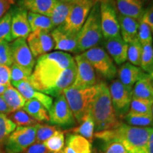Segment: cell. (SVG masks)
Returning <instances> with one entry per match:
<instances>
[{
    "instance_id": "1",
    "label": "cell",
    "mask_w": 153,
    "mask_h": 153,
    "mask_svg": "<svg viewBox=\"0 0 153 153\" xmlns=\"http://www.w3.org/2000/svg\"><path fill=\"white\" fill-rule=\"evenodd\" d=\"M74 62L72 55L62 51L42 55L37 58L28 82L37 91L53 97L55 86L62 73Z\"/></svg>"
},
{
    "instance_id": "2",
    "label": "cell",
    "mask_w": 153,
    "mask_h": 153,
    "mask_svg": "<svg viewBox=\"0 0 153 153\" xmlns=\"http://www.w3.org/2000/svg\"><path fill=\"white\" fill-rule=\"evenodd\" d=\"M153 127H136L120 123L116 127L95 132L94 137L103 142L116 141L128 153H143Z\"/></svg>"
},
{
    "instance_id": "3",
    "label": "cell",
    "mask_w": 153,
    "mask_h": 153,
    "mask_svg": "<svg viewBox=\"0 0 153 153\" xmlns=\"http://www.w3.org/2000/svg\"><path fill=\"white\" fill-rule=\"evenodd\" d=\"M97 91L90 108L95 131L100 132L116 127L120 123L113 107L109 88L104 82H98Z\"/></svg>"
},
{
    "instance_id": "4",
    "label": "cell",
    "mask_w": 153,
    "mask_h": 153,
    "mask_svg": "<svg viewBox=\"0 0 153 153\" xmlns=\"http://www.w3.org/2000/svg\"><path fill=\"white\" fill-rule=\"evenodd\" d=\"M103 41L100 4L98 1L94 4L87 20L78 33V53L81 54L89 49L99 46Z\"/></svg>"
},
{
    "instance_id": "5",
    "label": "cell",
    "mask_w": 153,
    "mask_h": 153,
    "mask_svg": "<svg viewBox=\"0 0 153 153\" xmlns=\"http://www.w3.org/2000/svg\"><path fill=\"white\" fill-rule=\"evenodd\" d=\"M97 91V85L85 89H75L71 87L63 91L62 94L78 123L90 110Z\"/></svg>"
},
{
    "instance_id": "6",
    "label": "cell",
    "mask_w": 153,
    "mask_h": 153,
    "mask_svg": "<svg viewBox=\"0 0 153 153\" xmlns=\"http://www.w3.org/2000/svg\"><path fill=\"white\" fill-rule=\"evenodd\" d=\"M91 64L95 72L108 81H113L117 75L118 70L114 61L104 48L97 46L81 53Z\"/></svg>"
},
{
    "instance_id": "7",
    "label": "cell",
    "mask_w": 153,
    "mask_h": 153,
    "mask_svg": "<svg viewBox=\"0 0 153 153\" xmlns=\"http://www.w3.org/2000/svg\"><path fill=\"white\" fill-rule=\"evenodd\" d=\"M37 124L18 126L7 137L3 145L4 153H22L36 142Z\"/></svg>"
},
{
    "instance_id": "8",
    "label": "cell",
    "mask_w": 153,
    "mask_h": 153,
    "mask_svg": "<svg viewBox=\"0 0 153 153\" xmlns=\"http://www.w3.org/2000/svg\"><path fill=\"white\" fill-rule=\"evenodd\" d=\"M95 3L94 0H76L72 3L65 22L62 26L64 29L72 33H79Z\"/></svg>"
},
{
    "instance_id": "9",
    "label": "cell",
    "mask_w": 153,
    "mask_h": 153,
    "mask_svg": "<svg viewBox=\"0 0 153 153\" xmlns=\"http://www.w3.org/2000/svg\"><path fill=\"white\" fill-rule=\"evenodd\" d=\"M99 4L101 26L104 38L120 37L115 0H101Z\"/></svg>"
},
{
    "instance_id": "10",
    "label": "cell",
    "mask_w": 153,
    "mask_h": 153,
    "mask_svg": "<svg viewBox=\"0 0 153 153\" xmlns=\"http://www.w3.org/2000/svg\"><path fill=\"white\" fill-rule=\"evenodd\" d=\"M49 122L60 127H71L76 121L63 94L55 97L48 111Z\"/></svg>"
},
{
    "instance_id": "11",
    "label": "cell",
    "mask_w": 153,
    "mask_h": 153,
    "mask_svg": "<svg viewBox=\"0 0 153 153\" xmlns=\"http://www.w3.org/2000/svg\"><path fill=\"white\" fill-rule=\"evenodd\" d=\"M109 88L111 103L116 116L123 118L129 111L132 101V94L129 92L119 80H113Z\"/></svg>"
},
{
    "instance_id": "12",
    "label": "cell",
    "mask_w": 153,
    "mask_h": 153,
    "mask_svg": "<svg viewBox=\"0 0 153 153\" xmlns=\"http://www.w3.org/2000/svg\"><path fill=\"white\" fill-rule=\"evenodd\" d=\"M74 58L76 65V74L72 87L75 89H85L97 85L96 72L90 63L82 54L76 55Z\"/></svg>"
},
{
    "instance_id": "13",
    "label": "cell",
    "mask_w": 153,
    "mask_h": 153,
    "mask_svg": "<svg viewBox=\"0 0 153 153\" xmlns=\"http://www.w3.org/2000/svg\"><path fill=\"white\" fill-rule=\"evenodd\" d=\"M13 63L18 65L30 73L36 65L35 57L28 47L26 38H18L10 43Z\"/></svg>"
},
{
    "instance_id": "14",
    "label": "cell",
    "mask_w": 153,
    "mask_h": 153,
    "mask_svg": "<svg viewBox=\"0 0 153 153\" xmlns=\"http://www.w3.org/2000/svg\"><path fill=\"white\" fill-rule=\"evenodd\" d=\"M27 43L34 57L49 53L54 48V42L51 32L47 30L32 31L27 38Z\"/></svg>"
},
{
    "instance_id": "15",
    "label": "cell",
    "mask_w": 153,
    "mask_h": 153,
    "mask_svg": "<svg viewBox=\"0 0 153 153\" xmlns=\"http://www.w3.org/2000/svg\"><path fill=\"white\" fill-rule=\"evenodd\" d=\"M54 49L57 51L78 55V33H72L64 29L62 26L55 28L51 32Z\"/></svg>"
},
{
    "instance_id": "16",
    "label": "cell",
    "mask_w": 153,
    "mask_h": 153,
    "mask_svg": "<svg viewBox=\"0 0 153 153\" xmlns=\"http://www.w3.org/2000/svg\"><path fill=\"white\" fill-rule=\"evenodd\" d=\"M11 11V36L12 41L18 38H27L31 33L28 23V11L19 7L10 9Z\"/></svg>"
},
{
    "instance_id": "17",
    "label": "cell",
    "mask_w": 153,
    "mask_h": 153,
    "mask_svg": "<svg viewBox=\"0 0 153 153\" xmlns=\"http://www.w3.org/2000/svg\"><path fill=\"white\" fill-rule=\"evenodd\" d=\"M105 51L116 65H120L128 60V44L120 37L104 38Z\"/></svg>"
},
{
    "instance_id": "18",
    "label": "cell",
    "mask_w": 153,
    "mask_h": 153,
    "mask_svg": "<svg viewBox=\"0 0 153 153\" xmlns=\"http://www.w3.org/2000/svg\"><path fill=\"white\" fill-rule=\"evenodd\" d=\"M26 100H36L43 105L49 111L53 103V99L49 95L38 91L32 87L28 81H22L12 85Z\"/></svg>"
},
{
    "instance_id": "19",
    "label": "cell",
    "mask_w": 153,
    "mask_h": 153,
    "mask_svg": "<svg viewBox=\"0 0 153 153\" xmlns=\"http://www.w3.org/2000/svg\"><path fill=\"white\" fill-rule=\"evenodd\" d=\"M143 72L140 67L133 65L128 62L121 65L118 70V80L126 89L132 94L133 88Z\"/></svg>"
},
{
    "instance_id": "20",
    "label": "cell",
    "mask_w": 153,
    "mask_h": 153,
    "mask_svg": "<svg viewBox=\"0 0 153 153\" xmlns=\"http://www.w3.org/2000/svg\"><path fill=\"white\" fill-rule=\"evenodd\" d=\"M132 99L153 101V80L149 74L143 72L132 90Z\"/></svg>"
},
{
    "instance_id": "21",
    "label": "cell",
    "mask_w": 153,
    "mask_h": 153,
    "mask_svg": "<svg viewBox=\"0 0 153 153\" xmlns=\"http://www.w3.org/2000/svg\"><path fill=\"white\" fill-rule=\"evenodd\" d=\"M120 33L122 39L128 44L137 38L139 20L118 13Z\"/></svg>"
},
{
    "instance_id": "22",
    "label": "cell",
    "mask_w": 153,
    "mask_h": 153,
    "mask_svg": "<svg viewBox=\"0 0 153 153\" xmlns=\"http://www.w3.org/2000/svg\"><path fill=\"white\" fill-rule=\"evenodd\" d=\"M118 13L140 20L144 11V0H115Z\"/></svg>"
},
{
    "instance_id": "23",
    "label": "cell",
    "mask_w": 153,
    "mask_h": 153,
    "mask_svg": "<svg viewBox=\"0 0 153 153\" xmlns=\"http://www.w3.org/2000/svg\"><path fill=\"white\" fill-rule=\"evenodd\" d=\"M57 0H19V7L36 14L51 15Z\"/></svg>"
},
{
    "instance_id": "24",
    "label": "cell",
    "mask_w": 153,
    "mask_h": 153,
    "mask_svg": "<svg viewBox=\"0 0 153 153\" xmlns=\"http://www.w3.org/2000/svg\"><path fill=\"white\" fill-rule=\"evenodd\" d=\"M91 144L89 140L81 135L74 133L67 135L65 153H91Z\"/></svg>"
},
{
    "instance_id": "25",
    "label": "cell",
    "mask_w": 153,
    "mask_h": 153,
    "mask_svg": "<svg viewBox=\"0 0 153 153\" xmlns=\"http://www.w3.org/2000/svg\"><path fill=\"white\" fill-rule=\"evenodd\" d=\"M94 122L91 117L90 111H89L82 118L79 125L72 128L70 132L71 133L81 135L91 143L94 137Z\"/></svg>"
},
{
    "instance_id": "26",
    "label": "cell",
    "mask_w": 153,
    "mask_h": 153,
    "mask_svg": "<svg viewBox=\"0 0 153 153\" xmlns=\"http://www.w3.org/2000/svg\"><path fill=\"white\" fill-rule=\"evenodd\" d=\"M23 110L37 122H49L48 111L39 101L33 99L26 101Z\"/></svg>"
},
{
    "instance_id": "27",
    "label": "cell",
    "mask_w": 153,
    "mask_h": 153,
    "mask_svg": "<svg viewBox=\"0 0 153 153\" xmlns=\"http://www.w3.org/2000/svg\"><path fill=\"white\" fill-rule=\"evenodd\" d=\"M1 96L10 108L11 112L22 109L27 101L22 94L16 88L12 87L11 85L8 86L4 92Z\"/></svg>"
},
{
    "instance_id": "28",
    "label": "cell",
    "mask_w": 153,
    "mask_h": 153,
    "mask_svg": "<svg viewBox=\"0 0 153 153\" xmlns=\"http://www.w3.org/2000/svg\"><path fill=\"white\" fill-rule=\"evenodd\" d=\"M72 5V3L63 2L60 1H57L52 12L49 16L54 28L62 26L65 24L69 12L71 9Z\"/></svg>"
},
{
    "instance_id": "29",
    "label": "cell",
    "mask_w": 153,
    "mask_h": 153,
    "mask_svg": "<svg viewBox=\"0 0 153 153\" xmlns=\"http://www.w3.org/2000/svg\"><path fill=\"white\" fill-rule=\"evenodd\" d=\"M27 18L31 32L35 30H47L51 32L54 29L52 22L48 16L28 11Z\"/></svg>"
},
{
    "instance_id": "30",
    "label": "cell",
    "mask_w": 153,
    "mask_h": 153,
    "mask_svg": "<svg viewBox=\"0 0 153 153\" xmlns=\"http://www.w3.org/2000/svg\"><path fill=\"white\" fill-rule=\"evenodd\" d=\"M153 101L140 99H132L130 106L129 114L152 115Z\"/></svg>"
},
{
    "instance_id": "31",
    "label": "cell",
    "mask_w": 153,
    "mask_h": 153,
    "mask_svg": "<svg viewBox=\"0 0 153 153\" xmlns=\"http://www.w3.org/2000/svg\"><path fill=\"white\" fill-rule=\"evenodd\" d=\"M45 147L50 153H54L62 150L65 144V132L58 129L55 133L45 142H44Z\"/></svg>"
},
{
    "instance_id": "32",
    "label": "cell",
    "mask_w": 153,
    "mask_h": 153,
    "mask_svg": "<svg viewBox=\"0 0 153 153\" xmlns=\"http://www.w3.org/2000/svg\"><path fill=\"white\" fill-rule=\"evenodd\" d=\"M11 121L18 126H30L38 123L23 109H19L7 115Z\"/></svg>"
},
{
    "instance_id": "33",
    "label": "cell",
    "mask_w": 153,
    "mask_h": 153,
    "mask_svg": "<svg viewBox=\"0 0 153 153\" xmlns=\"http://www.w3.org/2000/svg\"><path fill=\"white\" fill-rule=\"evenodd\" d=\"M16 128V125L4 114L0 113V146L3 145L9 135Z\"/></svg>"
},
{
    "instance_id": "34",
    "label": "cell",
    "mask_w": 153,
    "mask_h": 153,
    "mask_svg": "<svg viewBox=\"0 0 153 153\" xmlns=\"http://www.w3.org/2000/svg\"><path fill=\"white\" fill-rule=\"evenodd\" d=\"M123 119L128 125L136 127H149L153 124L152 115L127 114Z\"/></svg>"
},
{
    "instance_id": "35",
    "label": "cell",
    "mask_w": 153,
    "mask_h": 153,
    "mask_svg": "<svg viewBox=\"0 0 153 153\" xmlns=\"http://www.w3.org/2000/svg\"><path fill=\"white\" fill-rule=\"evenodd\" d=\"M143 51V45L137 38L128 43V62L135 66H140L141 55Z\"/></svg>"
},
{
    "instance_id": "36",
    "label": "cell",
    "mask_w": 153,
    "mask_h": 153,
    "mask_svg": "<svg viewBox=\"0 0 153 153\" xmlns=\"http://www.w3.org/2000/svg\"><path fill=\"white\" fill-rule=\"evenodd\" d=\"M153 65V43L143 45L140 68L143 72L148 73Z\"/></svg>"
},
{
    "instance_id": "37",
    "label": "cell",
    "mask_w": 153,
    "mask_h": 153,
    "mask_svg": "<svg viewBox=\"0 0 153 153\" xmlns=\"http://www.w3.org/2000/svg\"><path fill=\"white\" fill-rule=\"evenodd\" d=\"M58 130L55 126H50L46 124H37L36 135V143H44L48 140L55 132Z\"/></svg>"
},
{
    "instance_id": "38",
    "label": "cell",
    "mask_w": 153,
    "mask_h": 153,
    "mask_svg": "<svg viewBox=\"0 0 153 153\" xmlns=\"http://www.w3.org/2000/svg\"><path fill=\"white\" fill-rule=\"evenodd\" d=\"M11 11L10 9L2 19H0V41H12L11 36Z\"/></svg>"
},
{
    "instance_id": "39",
    "label": "cell",
    "mask_w": 153,
    "mask_h": 153,
    "mask_svg": "<svg viewBox=\"0 0 153 153\" xmlns=\"http://www.w3.org/2000/svg\"><path fill=\"white\" fill-rule=\"evenodd\" d=\"M11 70V85L22 81H29L30 73L18 65L13 63L10 68Z\"/></svg>"
},
{
    "instance_id": "40",
    "label": "cell",
    "mask_w": 153,
    "mask_h": 153,
    "mask_svg": "<svg viewBox=\"0 0 153 153\" xmlns=\"http://www.w3.org/2000/svg\"><path fill=\"white\" fill-rule=\"evenodd\" d=\"M137 38L142 45L148 43H153L152 30L148 24L141 20H139Z\"/></svg>"
},
{
    "instance_id": "41",
    "label": "cell",
    "mask_w": 153,
    "mask_h": 153,
    "mask_svg": "<svg viewBox=\"0 0 153 153\" xmlns=\"http://www.w3.org/2000/svg\"><path fill=\"white\" fill-rule=\"evenodd\" d=\"M0 64L8 67L13 64L10 43L5 40L0 41Z\"/></svg>"
},
{
    "instance_id": "42",
    "label": "cell",
    "mask_w": 153,
    "mask_h": 153,
    "mask_svg": "<svg viewBox=\"0 0 153 153\" xmlns=\"http://www.w3.org/2000/svg\"><path fill=\"white\" fill-rule=\"evenodd\" d=\"M103 142V141H102ZM104 144L96 153H128L123 145L116 141L103 142Z\"/></svg>"
},
{
    "instance_id": "43",
    "label": "cell",
    "mask_w": 153,
    "mask_h": 153,
    "mask_svg": "<svg viewBox=\"0 0 153 153\" xmlns=\"http://www.w3.org/2000/svg\"><path fill=\"white\" fill-rule=\"evenodd\" d=\"M0 85H10L11 70L8 66L0 64Z\"/></svg>"
},
{
    "instance_id": "44",
    "label": "cell",
    "mask_w": 153,
    "mask_h": 153,
    "mask_svg": "<svg viewBox=\"0 0 153 153\" xmlns=\"http://www.w3.org/2000/svg\"><path fill=\"white\" fill-rule=\"evenodd\" d=\"M140 20L148 24L153 33V3L144 9L142 17Z\"/></svg>"
},
{
    "instance_id": "45",
    "label": "cell",
    "mask_w": 153,
    "mask_h": 153,
    "mask_svg": "<svg viewBox=\"0 0 153 153\" xmlns=\"http://www.w3.org/2000/svg\"><path fill=\"white\" fill-rule=\"evenodd\" d=\"M25 153H50L45 147L44 143H36L35 142L27 150L24 152Z\"/></svg>"
},
{
    "instance_id": "46",
    "label": "cell",
    "mask_w": 153,
    "mask_h": 153,
    "mask_svg": "<svg viewBox=\"0 0 153 153\" xmlns=\"http://www.w3.org/2000/svg\"><path fill=\"white\" fill-rule=\"evenodd\" d=\"M11 4L5 0H0V19H2L10 9Z\"/></svg>"
},
{
    "instance_id": "47",
    "label": "cell",
    "mask_w": 153,
    "mask_h": 153,
    "mask_svg": "<svg viewBox=\"0 0 153 153\" xmlns=\"http://www.w3.org/2000/svg\"><path fill=\"white\" fill-rule=\"evenodd\" d=\"M143 153H153V128L149 135L148 140L145 145Z\"/></svg>"
},
{
    "instance_id": "48",
    "label": "cell",
    "mask_w": 153,
    "mask_h": 153,
    "mask_svg": "<svg viewBox=\"0 0 153 153\" xmlns=\"http://www.w3.org/2000/svg\"><path fill=\"white\" fill-rule=\"evenodd\" d=\"M0 113L4 114L6 115L11 113L10 108H9L7 103L5 102V101L4 100V99L1 97V95H0Z\"/></svg>"
},
{
    "instance_id": "49",
    "label": "cell",
    "mask_w": 153,
    "mask_h": 153,
    "mask_svg": "<svg viewBox=\"0 0 153 153\" xmlns=\"http://www.w3.org/2000/svg\"><path fill=\"white\" fill-rule=\"evenodd\" d=\"M7 87H8V86H7V85H0V95H1L4 92L5 90H6V89H7Z\"/></svg>"
},
{
    "instance_id": "50",
    "label": "cell",
    "mask_w": 153,
    "mask_h": 153,
    "mask_svg": "<svg viewBox=\"0 0 153 153\" xmlns=\"http://www.w3.org/2000/svg\"><path fill=\"white\" fill-rule=\"evenodd\" d=\"M148 74H149V75H150V77H151V78H152V80H153V65H152V68H151V69H150V72H149Z\"/></svg>"
},
{
    "instance_id": "51",
    "label": "cell",
    "mask_w": 153,
    "mask_h": 153,
    "mask_svg": "<svg viewBox=\"0 0 153 153\" xmlns=\"http://www.w3.org/2000/svg\"><path fill=\"white\" fill-rule=\"evenodd\" d=\"M57 1H63V2H70V3H73L74 1H76V0H57Z\"/></svg>"
},
{
    "instance_id": "52",
    "label": "cell",
    "mask_w": 153,
    "mask_h": 153,
    "mask_svg": "<svg viewBox=\"0 0 153 153\" xmlns=\"http://www.w3.org/2000/svg\"><path fill=\"white\" fill-rule=\"evenodd\" d=\"M5 1H7L10 4H14L15 2H16V0H5Z\"/></svg>"
},
{
    "instance_id": "53",
    "label": "cell",
    "mask_w": 153,
    "mask_h": 153,
    "mask_svg": "<svg viewBox=\"0 0 153 153\" xmlns=\"http://www.w3.org/2000/svg\"><path fill=\"white\" fill-rule=\"evenodd\" d=\"M54 153H65V152H64V151H63V150H61V151H59V152H54Z\"/></svg>"
},
{
    "instance_id": "54",
    "label": "cell",
    "mask_w": 153,
    "mask_h": 153,
    "mask_svg": "<svg viewBox=\"0 0 153 153\" xmlns=\"http://www.w3.org/2000/svg\"><path fill=\"white\" fill-rule=\"evenodd\" d=\"M152 120H153V104H152ZM153 126V124H152Z\"/></svg>"
},
{
    "instance_id": "55",
    "label": "cell",
    "mask_w": 153,
    "mask_h": 153,
    "mask_svg": "<svg viewBox=\"0 0 153 153\" xmlns=\"http://www.w3.org/2000/svg\"><path fill=\"white\" fill-rule=\"evenodd\" d=\"M94 1L95 2H98V1H100L101 0H94Z\"/></svg>"
},
{
    "instance_id": "56",
    "label": "cell",
    "mask_w": 153,
    "mask_h": 153,
    "mask_svg": "<svg viewBox=\"0 0 153 153\" xmlns=\"http://www.w3.org/2000/svg\"><path fill=\"white\" fill-rule=\"evenodd\" d=\"M0 153H4V152H3V150H0Z\"/></svg>"
},
{
    "instance_id": "57",
    "label": "cell",
    "mask_w": 153,
    "mask_h": 153,
    "mask_svg": "<svg viewBox=\"0 0 153 153\" xmlns=\"http://www.w3.org/2000/svg\"><path fill=\"white\" fill-rule=\"evenodd\" d=\"M2 150V147L0 146V150Z\"/></svg>"
}]
</instances>
